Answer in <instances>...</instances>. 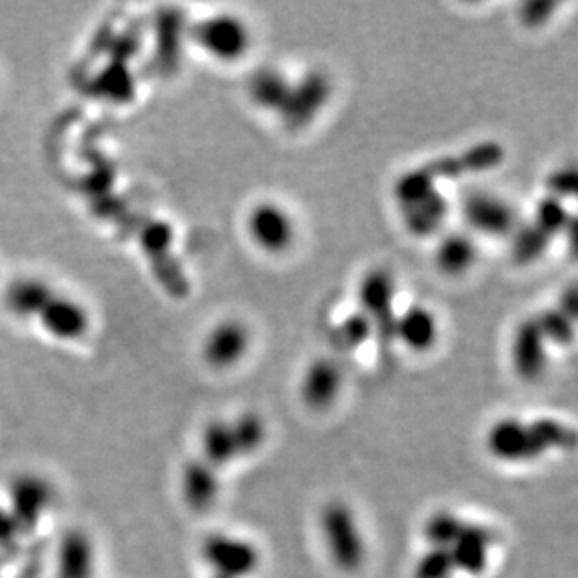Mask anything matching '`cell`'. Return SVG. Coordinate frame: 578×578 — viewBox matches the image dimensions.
<instances>
[{
	"instance_id": "1",
	"label": "cell",
	"mask_w": 578,
	"mask_h": 578,
	"mask_svg": "<svg viewBox=\"0 0 578 578\" xmlns=\"http://www.w3.org/2000/svg\"><path fill=\"white\" fill-rule=\"evenodd\" d=\"M577 435L571 425L555 417H501L490 425L485 446L490 457L506 465H525L539 460L550 452L571 449Z\"/></svg>"
},
{
	"instance_id": "2",
	"label": "cell",
	"mask_w": 578,
	"mask_h": 578,
	"mask_svg": "<svg viewBox=\"0 0 578 578\" xmlns=\"http://www.w3.org/2000/svg\"><path fill=\"white\" fill-rule=\"evenodd\" d=\"M506 162V146L500 141H481L459 154H447L400 174L392 185L397 206L424 197L438 187L442 180H457L466 174H479L500 168Z\"/></svg>"
},
{
	"instance_id": "3",
	"label": "cell",
	"mask_w": 578,
	"mask_h": 578,
	"mask_svg": "<svg viewBox=\"0 0 578 578\" xmlns=\"http://www.w3.org/2000/svg\"><path fill=\"white\" fill-rule=\"evenodd\" d=\"M268 427L261 414L242 412L234 419H212L201 435V459L217 470L256 454L264 446Z\"/></svg>"
},
{
	"instance_id": "4",
	"label": "cell",
	"mask_w": 578,
	"mask_h": 578,
	"mask_svg": "<svg viewBox=\"0 0 578 578\" xmlns=\"http://www.w3.org/2000/svg\"><path fill=\"white\" fill-rule=\"evenodd\" d=\"M318 531L324 549L337 571L356 572L367 561V539L362 520L345 500H329L318 513Z\"/></svg>"
},
{
	"instance_id": "5",
	"label": "cell",
	"mask_w": 578,
	"mask_h": 578,
	"mask_svg": "<svg viewBox=\"0 0 578 578\" xmlns=\"http://www.w3.org/2000/svg\"><path fill=\"white\" fill-rule=\"evenodd\" d=\"M197 48L217 62H239L251 51V29L236 13H212L190 27Z\"/></svg>"
},
{
	"instance_id": "6",
	"label": "cell",
	"mask_w": 578,
	"mask_h": 578,
	"mask_svg": "<svg viewBox=\"0 0 578 578\" xmlns=\"http://www.w3.org/2000/svg\"><path fill=\"white\" fill-rule=\"evenodd\" d=\"M332 94H334L332 78L324 70L313 68L296 81L293 79V87L285 105L275 116L288 132H302L315 122L318 114L323 113L324 108L332 100Z\"/></svg>"
},
{
	"instance_id": "7",
	"label": "cell",
	"mask_w": 578,
	"mask_h": 578,
	"mask_svg": "<svg viewBox=\"0 0 578 578\" xmlns=\"http://www.w3.org/2000/svg\"><path fill=\"white\" fill-rule=\"evenodd\" d=\"M201 556L214 572V578H251L263 564L255 542L223 531L204 539Z\"/></svg>"
},
{
	"instance_id": "8",
	"label": "cell",
	"mask_w": 578,
	"mask_h": 578,
	"mask_svg": "<svg viewBox=\"0 0 578 578\" xmlns=\"http://www.w3.org/2000/svg\"><path fill=\"white\" fill-rule=\"evenodd\" d=\"M395 293L397 286L389 270L373 268L365 272L364 277L359 280L358 311L369 318L376 339L384 346H389L395 341L394 328L397 321Z\"/></svg>"
},
{
	"instance_id": "9",
	"label": "cell",
	"mask_w": 578,
	"mask_h": 578,
	"mask_svg": "<svg viewBox=\"0 0 578 578\" xmlns=\"http://www.w3.org/2000/svg\"><path fill=\"white\" fill-rule=\"evenodd\" d=\"M463 215L476 233L504 239L519 225L517 209L504 195L487 190H474L463 201Z\"/></svg>"
},
{
	"instance_id": "10",
	"label": "cell",
	"mask_w": 578,
	"mask_h": 578,
	"mask_svg": "<svg viewBox=\"0 0 578 578\" xmlns=\"http://www.w3.org/2000/svg\"><path fill=\"white\" fill-rule=\"evenodd\" d=\"M8 509L18 520L24 536L38 530L53 506L54 489L48 479L32 471L13 477L8 487Z\"/></svg>"
},
{
	"instance_id": "11",
	"label": "cell",
	"mask_w": 578,
	"mask_h": 578,
	"mask_svg": "<svg viewBox=\"0 0 578 578\" xmlns=\"http://www.w3.org/2000/svg\"><path fill=\"white\" fill-rule=\"evenodd\" d=\"M251 242L268 255H281L291 250L296 240L293 215L274 201L255 204L245 221Z\"/></svg>"
},
{
	"instance_id": "12",
	"label": "cell",
	"mask_w": 578,
	"mask_h": 578,
	"mask_svg": "<svg viewBox=\"0 0 578 578\" xmlns=\"http://www.w3.org/2000/svg\"><path fill=\"white\" fill-rule=\"evenodd\" d=\"M509 358L520 381L537 382L549 369V341L542 335L536 316H528L513 329Z\"/></svg>"
},
{
	"instance_id": "13",
	"label": "cell",
	"mask_w": 578,
	"mask_h": 578,
	"mask_svg": "<svg viewBox=\"0 0 578 578\" xmlns=\"http://www.w3.org/2000/svg\"><path fill=\"white\" fill-rule=\"evenodd\" d=\"M251 348V332L240 318H225L203 341L204 364L225 371L239 365Z\"/></svg>"
},
{
	"instance_id": "14",
	"label": "cell",
	"mask_w": 578,
	"mask_h": 578,
	"mask_svg": "<svg viewBox=\"0 0 578 578\" xmlns=\"http://www.w3.org/2000/svg\"><path fill=\"white\" fill-rule=\"evenodd\" d=\"M345 386V371L339 362L321 356L307 364L300 378V397L311 410L324 412L339 399Z\"/></svg>"
},
{
	"instance_id": "15",
	"label": "cell",
	"mask_w": 578,
	"mask_h": 578,
	"mask_svg": "<svg viewBox=\"0 0 578 578\" xmlns=\"http://www.w3.org/2000/svg\"><path fill=\"white\" fill-rule=\"evenodd\" d=\"M495 542L496 537L489 526L465 520L459 534L444 550L452 558L455 572L477 577L489 567L490 550L495 547Z\"/></svg>"
},
{
	"instance_id": "16",
	"label": "cell",
	"mask_w": 578,
	"mask_h": 578,
	"mask_svg": "<svg viewBox=\"0 0 578 578\" xmlns=\"http://www.w3.org/2000/svg\"><path fill=\"white\" fill-rule=\"evenodd\" d=\"M43 332L59 341H78L90 328L89 311L78 300L54 293L45 307L37 316Z\"/></svg>"
},
{
	"instance_id": "17",
	"label": "cell",
	"mask_w": 578,
	"mask_h": 578,
	"mask_svg": "<svg viewBox=\"0 0 578 578\" xmlns=\"http://www.w3.org/2000/svg\"><path fill=\"white\" fill-rule=\"evenodd\" d=\"M449 201L436 187L424 197L399 206V215L406 233L414 239L425 240L440 233L449 217Z\"/></svg>"
},
{
	"instance_id": "18",
	"label": "cell",
	"mask_w": 578,
	"mask_h": 578,
	"mask_svg": "<svg viewBox=\"0 0 578 578\" xmlns=\"http://www.w3.org/2000/svg\"><path fill=\"white\" fill-rule=\"evenodd\" d=\"M221 471L206 460L191 459L180 476V493L191 511H209L221 493Z\"/></svg>"
},
{
	"instance_id": "19",
	"label": "cell",
	"mask_w": 578,
	"mask_h": 578,
	"mask_svg": "<svg viewBox=\"0 0 578 578\" xmlns=\"http://www.w3.org/2000/svg\"><path fill=\"white\" fill-rule=\"evenodd\" d=\"M438 318L429 307L422 304L406 307L395 321L394 339L416 354L430 351L438 341Z\"/></svg>"
},
{
	"instance_id": "20",
	"label": "cell",
	"mask_w": 578,
	"mask_h": 578,
	"mask_svg": "<svg viewBox=\"0 0 578 578\" xmlns=\"http://www.w3.org/2000/svg\"><path fill=\"white\" fill-rule=\"evenodd\" d=\"M95 549L89 534L79 528L60 539L57 555V578H94Z\"/></svg>"
},
{
	"instance_id": "21",
	"label": "cell",
	"mask_w": 578,
	"mask_h": 578,
	"mask_svg": "<svg viewBox=\"0 0 578 578\" xmlns=\"http://www.w3.org/2000/svg\"><path fill=\"white\" fill-rule=\"evenodd\" d=\"M476 240L466 233H447L435 247V266L442 275L457 280L468 274L477 263Z\"/></svg>"
},
{
	"instance_id": "22",
	"label": "cell",
	"mask_w": 578,
	"mask_h": 578,
	"mask_svg": "<svg viewBox=\"0 0 578 578\" xmlns=\"http://www.w3.org/2000/svg\"><path fill=\"white\" fill-rule=\"evenodd\" d=\"M293 87V79L277 68H258L247 79V95L255 108L277 114L285 105L288 92Z\"/></svg>"
},
{
	"instance_id": "23",
	"label": "cell",
	"mask_w": 578,
	"mask_h": 578,
	"mask_svg": "<svg viewBox=\"0 0 578 578\" xmlns=\"http://www.w3.org/2000/svg\"><path fill=\"white\" fill-rule=\"evenodd\" d=\"M54 293L57 291L45 281L27 277V280L16 281L8 286L4 302L12 315L21 316V318H37L49 300L53 298Z\"/></svg>"
},
{
	"instance_id": "24",
	"label": "cell",
	"mask_w": 578,
	"mask_h": 578,
	"mask_svg": "<svg viewBox=\"0 0 578 578\" xmlns=\"http://www.w3.org/2000/svg\"><path fill=\"white\" fill-rule=\"evenodd\" d=\"M552 236L537 227L534 221H520L517 229L509 236L513 263L519 266H530L541 261L552 245Z\"/></svg>"
},
{
	"instance_id": "25",
	"label": "cell",
	"mask_w": 578,
	"mask_h": 578,
	"mask_svg": "<svg viewBox=\"0 0 578 578\" xmlns=\"http://www.w3.org/2000/svg\"><path fill=\"white\" fill-rule=\"evenodd\" d=\"M373 335L375 329L371 326L369 318L362 311H356L329 329V343L339 352H354L365 345Z\"/></svg>"
},
{
	"instance_id": "26",
	"label": "cell",
	"mask_w": 578,
	"mask_h": 578,
	"mask_svg": "<svg viewBox=\"0 0 578 578\" xmlns=\"http://www.w3.org/2000/svg\"><path fill=\"white\" fill-rule=\"evenodd\" d=\"M531 221L536 223L537 227L542 229L545 233L550 234L552 239H556L558 234L566 233V229H571L575 225V220L567 214L564 201L550 197V195H545L537 203Z\"/></svg>"
},
{
	"instance_id": "27",
	"label": "cell",
	"mask_w": 578,
	"mask_h": 578,
	"mask_svg": "<svg viewBox=\"0 0 578 578\" xmlns=\"http://www.w3.org/2000/svg\"><path fill=\"white\" fill-rule=\"evenodd\" d=\"M536 316L537 324L541 328L542 335L547 337L549 343L558 346L572 345L575 341V321L571 316L566 315L564 311L556 305L550 310H545Z\"/></svg>"
},
{
	"instance_id": "28",
	"label": "cell",
	"mask_w": 578,
	"mask_h": 578,
	"mask_svg": "<svg viewBox=\"0 0 578 578\" xmlns=\"http://www.w3.org/2000/svg\"><path fill=\"white\" fill-rule=\"evenodd\" d=\"M158 30H160L158 48L162 51L163 62L174 64L179 60L180 49H182V30H184L182 13H165Z\"/></svg>"
},
{
	"instance_id": "29",
	"label": "cell",
	"mask_w": 578,
	"mask_h": 578,
	"mask_svg": "<svg viewBox=\"0 0 578 578\" xmlns=\"http://www.w3.org/2000/svg\"><path fill=\"white\" fill-rule=\"evenodd\" d=\"M455 575V567L452 558L446 550L438 547H429V550L422 556V560L416 564L414 578H452Z\"/></svg>"
},
{
	"instance_id": "30",
	"label": "cell",
	"mask_w": 578,
	"mask_h": 578,
	"mask_svg": "<svg viewBox=\"0 0 578 578\" xmlns=\"http://www.w3.org/2000/svg\"><path fill=\"white\" fill-rule=\"evenodd\" d=\"M100 92L114 102L132 100L133 92H135L132 72H128L124 67L116 64L113 72H105V75H103Z\"/></svg>"
},
{
	"instance_id": "31",
	"label": "cell",
	"mask_w": 578,
	"mask_h": 578,
	"mask_svg": "<svg viewBox=\"0 0 578 578\" xmlns=\"http://www.w3.org/2000/svg\"><path fill=\"white\" fill-rule=\"evenodd\" d=\"M547 195L550 197L569 199L577 193V171L572 168L556 169L547 179Z\"/></svg>"
},
{
	"instance_id": "32",
	"label": "cell",
	"mask_w": 578,
	"mask_h": 578,
	"mask_svg": "<svg viewBox=\"0 0 578 578\" xmlns=\"http://www.w3.org/2000/svg\"><path fill=\"white\" fill-rule=\"evenodd\" d=\"M556 8H558V2H552V0H530L520 7V19L526 27L537 29V27L549 23V19L555 16Z\"/></svg>"
},
{
	"instance_id": "33",
	"label": "cell",
	"mask_w": 578,
	"mask_h": 578,
	"mask_svg": "<svg viewBox=\"0 0 578 578\" xmlns=\"http://www.w3.org/2000/svg\"><path fill=\"white\" fill-rule=\"evenodd\" d=\"M24 534L8 507L0 506V550H16Z\"/></svg>"
},
{
	"instance_id": "34",
	"label": "cell",
	"mask_w": 578,
	"mask_h": 578,
	"mask_svg": "<svg viewBox=\"0 0 578 578\" xmlns=\"http://www.w3.org/2000/svg\"><path fill=\"white\" fill-rule=\"evenodd\" d=\"M558 307H560L566 315L571 316L572 321H577L578 315V296H577V286L571 285L567 288L566 293L561 294L560 302H558Z\"/></svg>"
}]
</instances>
